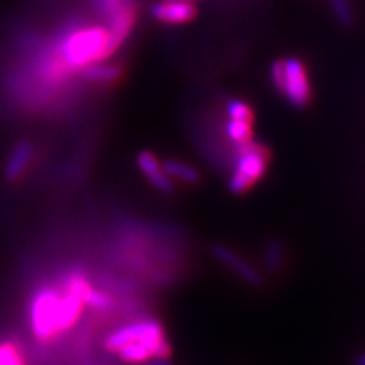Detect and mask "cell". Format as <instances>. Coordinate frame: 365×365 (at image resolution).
Instances as JSON below:
<instances>
[{"label":"cell","mask_w":365,"mask_h":365,"mask_svg":"<svg viewBox=\"0 0 365 365\" xmlns=\"http://www.w3.org/2000/svg\"><path fill=\"white\" fill-rule=\"evenodd\" d=\"M111 55L108 28L88 26L68 34L61 43L58 60L68 71L75 72L106 61Z\"/></svg>","instance_id":"6da1fadb"},{"label":"cell","mask_w":365,"mask_h":365,"mask_svg":"<svg viewBox=\"0 0 365 365\" xmlns=\"http://www.w3.org/2000/svg\"><path fill=\"white\" fill-rule=\"evenodd\" d=\"M271 81L291 106L303 108L309 104L312 91L306 67L299 58H287L272 63Z\"/></svg>","instance_id":"7a4b0ae2"},{"label":"cell","mask_w":365,"mask_h":365,"mask_svg":"<svg viewBox=\"0 0 365 365\" xmlns=\"http://www.w3.org/2000/svg\"><path fill=\"white\" fill-rule=\"evenodd\" d=\"M61 289L41 287L34 294L29 307V323L34 336L41 342H49L60 335Z\"/></svg>","instance_id":"3957f363"},{"label":"cell","mask_w":365,"mask_h":365,"mask_svg":"<svg viewBox=\"0 0 365 365\" xmlns=\"http://www.w3.org/2000/svg\"><path fill=\"white\" fill-rule=\"evenodd\" d=\"M239 151L235 170L228 180V189L235 195H241L253 187L265 175L268 166V151L264 146L247 142Z\"/></svg>","instance_id":"277c9868"},{"label":"cell","mask_w":365,"mask_h":365,"mask_svg":"<svg viewBox=\"0 0 365 365\" xmlns=\"http://www.w3.org/2000/svg\"><path fill=\"white\" fill-rule=\"evenodd\" d=\"M212 255L220 264L230 269L235 276L250 284V287H260L264 283L262 274L247 259L236 253L233 248L222 244H216L212 247Z\"/></svg>","instance_id":"5b68a950"},{"label":"cell","mask_w":365,"mask_h":365,"mask_svg":"<svg viewBox=\"0 0 365 365\" xmlns=\"http://www.w3.org/2000/svg\"><path fill=\"white\" fill-rule=\"evenodd\" d=\"M137 166L140 173L150 180L151 185L162 193L174 190V180L170 178L163 168V163L150 151H142L137 155Z\"/></svg>","instance_id":"8992f818"},{"label":"cell","mask_w":365,"mask_h":365,"mask_svg":"<svg viewBox=\"0 0 365 365\" xmlns=\"http://www.w3.org/2000/svg\"><path fill=\"white\" fill-rule=\"evenodd\" d=\"M151 14L155 20L166 23V25H185L195 19L197 8L193 4L163 0L151 8Z\"/></svg>","instance_id":"52a82bcc"},{"label":"cell","mask_w":365,"mask_h":365,"mask_svg":"<svg viewBox=\"0 0 365 365\" xmlns=\"http://www.w3.org/2000/svg\"><path fill=\"white\" fill-rule=\"evenodd\" d=\"M135 20V11L130 4H125L119 11H116L111 16V25L108 28L110 31V49L111 53L116 52L120 44L125 41L134 26Z\"/></svg>","instance_id":"ba28073f"},{"label":"cell","mask_w":365,"mask_h":365,"mask_svg":"<svg viewBox=\"0 0 365 365\" xmlns=\"http://www.w3.org/2000/svg\"><path fill=\"white\" fill-rule=\"evenodd\" d=\"M34 157V146L28 140L19 142L13 153H11L6 166H5V177L8 181H17L26 173Z\"/></svg>","instance_id":"9c48e42d"},{"label":"cell","mask_w":365,"mask_h":365,"mask_svg":"<svg viewBox=\"0 0 365 365\" xmlns=\"http://www.w3.org/2000/svg\"><path fill=\"white\" fill-rule=\"evenodd\" d=\"M163 168L166 170V174L173 180L187 182V185H197L200 181L198 169L186 162H181V160H166V162H163Z\"/></svg>","instance_id":"30bf717a"},{"label":"cell","mask_w":365,"mask_h":365,"mask_svg":"<svg viewBox=\"0 0 365 365\" xmlns=\"http://www.w3.org/2000/svg\"><path fill=\"white\" fill-rule=\"evenodd\" d=\"M83 75L84 78L95 83H111V81H116L118 78H120L122 71L119 66L98 63V64H91L86 67L83 71Z\"/></svg>","instance_id":"8fae6325"},{"label":"cell","mask_w":365,"mask_h":365,"mask_svg":"<svg viewBox=\"0 0 365 365\" xmlns=\"http://www.w3.org/2000/svg\"><path fill=\"white\" fill-rule=\"evenodd\" d=\"M118 356L125 364L139 365L148 359H151L153 353L145 344H142V342L134 341V342H130V344H127L125 347H122L118 353Z\"/></svg>","instance_id":"7c38bea8"},{"label":"cell","mask_w":365,"mask_h":365,"mask_svg":"<svg viewBox=\"0 0 365 365\" xmlns=\"http://www.w3.org/2000/svg\"><path fill=\"white\" fill-rule=\"evenodd\" d=\"M225 131H227V135L230 137L235 143L244 145L250 142L251 134H253V127H251V122L230 119L227 122Z\"/></svg>","instance_id":"4fadbf2b"},{"label":"cell","mask_w":365,"mask_h":365,"mask_svg":"<svg viewBox=\"0 0 365 365\" xmlns=\"http://www.w3.org/2000/svg\"><path fill=\"white\" fill-rule=\"evenodd\" d=\"M0 365H26L23 353L14 342H0Z\"/></svg>","instance_id":"5bb4252c"},{"label":"cell","mask_w":365,"mask_h":365,"mask_svg":"<svg viewBox=\"0 0 365 365\" xmlns=\"http://www.w3.org/2000/svg\"><path fill=\"white\" fill-rule=\"evenodd\" d=\"M227 114H228V118L235 119V120L253 122V111H251L250 106L245 104L244 101L232 99L227 104Z\"/></svg>","instance_id":"9a60e30c"},{"label":"cell","mask_w":365,"mask_h":365,"mask_svg":"<svg viewBox=\"0 0 365 365\" xmlns=\"http://www.w3.org/2000/svg\"><path fill=\"white\" fill-rule=\"evenodd\" d=\"M329 5L332 8V13L341 25L349 26L353 21V11L349 0H329Z\"/></svg>","instance_id":"2e32d148"},{"label":"cell","mask_w":365,"mask_h":365,"mask_svg":"<svg viewBox=\"0 0 365 365\" xmlns=\"http://www.w3.org/2000/svg\"><path fill=\"white\" fill-rule=\"evenodd\" d=\"M283 259H284V253H283V247L279 242H269L265 248V253H264V260H265V265L276 271L282 267L283 264Z\"/></svg>","instance_id":"e0dca14e"},{"label":"cell","mask_w":365,"mask_h":365,"mask_svg":"<svg viewBox=\"0 0 365 365\" xmlns=\"http://www.w3.org/2000/svg\"><path fill=\"white\" fill-rule=\"evenodd\" d=\"M113 304V300L110 299V295H107L106 292L98 291V289H91L90 294L87 295V300H86V306L91 307V309L95 311H108Z\"/></svg>","instance_id":"ac0fdd59"},{"label":"cell","mask_w":365,"mask_h":365,"mask_svg":"<svg viewBox=\"0 0 365 365\" xmlns=\"http://www.w3.org/2000/svg\"><path fill=\"white\" fill-rule=\"evenodd\" d=\"M139 365H173L169 361V358H151Z\"/></svg>","instance_id":"d6986e66"},{"label":"cell","mask_w":365,"mask_h":365,"mask_svg":"<svg viewBox=\"0 0 365 365\" xmlns=\"http://www.w3.org/2000/svg\"><path fill=\"white\" fill-rule=\"evenodd\" d=\"M356 365H365V353H362V355L356 359Z\"/></svg>","instance_id":"ffe728a7"},{"label":"cell","mask_w":365,"mask_h":365,"mask_svg":"<svg viewBox=\"0 0 365 365\" xmlns=\"http://www.w3.org/2000/svg\"><path fill=\"white\" fill-rule=\"evenodd\" d=\"M174 2H186V4H193V2H198V0H174Z\"/></svg>","instance_id":"44dd1931"}]
</instances>
